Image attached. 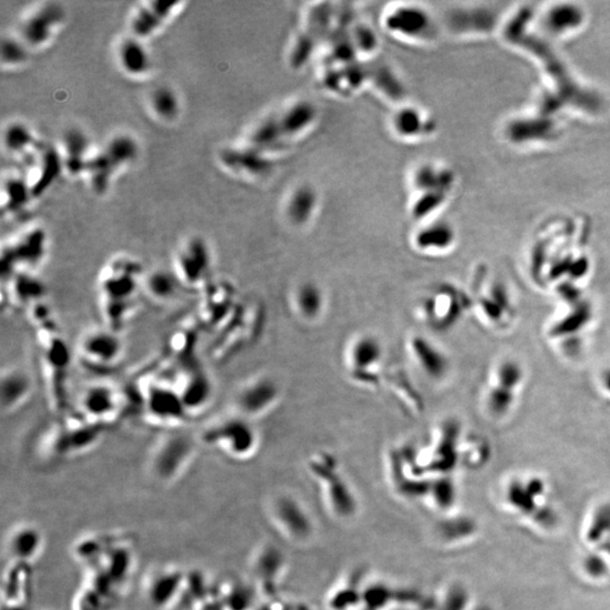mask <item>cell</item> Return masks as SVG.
Here are the masks:
<instances>
[{"instance_id":"31","label":"cell","mask_w":610,"mask_h":610,"mask_svg":"<svg viewBox=\"0 0 610 610\" xmlns=\"http://www.w3.org/2000/svg\"><path fill=\"white\" fill-rule=\"evenodd\" d=\"M427 15L410 8L396 13L390 20L391 27L408 34L421 33L424 29H427Z\"/></svg>"},{"instance_id":"38","label":"cell","mask_w":610,"mask_h":610,"mask_svg":"<svg viewBox=\"0 0 610 610\" xmlns=\"http://www.w3.org/2000/svg\"><path fill=\"white\" fill-rule=\"evenodd\" d=\"M416 114L413 112H405L400 116L399 127L405 132H413L417 129L418 119Z\"/></svg>"},{"instance_id":"23","label":"cell","mask_w":610,"mask_h":610,"mask_svg":"<svg viewBox=\"0 0 610 610\" xmlns=\"http://www.w3.org/2000/svg\"><path fill=\"white\" fill-rule=\"evenodd\" d=\"M32 394V383L20 368L4 370L1 377V405L4 413H14L27 403Z\"/></svg>"},{"instance_id":"19","label":"cell","mask_w":610,"mask_h":610,"mask_svg":"<svg viewBox=\"0 0 610 610\" xmlns=\"http://www.w3.org/2000/svg\"><path fill=\"white\" fill-rule=\"evenodd\" d=\"M60 145L62 149L59 152L64 162V171L73 176H83L88 158L93 153L88 134L78 128L68 129L62 134Z\"/></svg>"},{"instance_id":"37","label":"cell","mask_w":610,"mask_h":610,"mask_svg":"<svg viewBox=\"0 0 610 610\" xmlns=\"http://www.w3.org/2000/svg\"><path fill=\"white\" fill-rule=\"evenodd\" d=\"M466 595L462 590H453L448 596L447 610H464L466 607Z\"/></svg>"},{"instance_id":"14","label":"cell","mask_w":610,"mask_h":610,"mask_svg":"<svg viewBox=\"0 0 610 610\" xmlns=\"http://www.w3.org/2000/svg\"><path fill=\"white\" fill-rule=\"evenodd\" d=\"M3 301L11 309L29 311L43 302L46 289L34 272H12L4 275Z\"/></svg>"},{"instance_id":"30","label":"cell","mask_w":610,"mask_h":610,"mask_svg":"<svg viewBox=\"0 0 610 610\" xmlns=\"http://www.w3.org/2000/svg\"><path fill=\"white\" fill-rule=\"evenodd\" d=\"M453 240L455 234L448 225L436 224L420 232L415 243L423 251H441L449 248L452 244Z\"/></svg>"},{"instance_id":"10","label":"cell","mask_w":610,"mask_h":610,"mask_svg":"<svg viewBox=\"0 0 610 610\" xmlns=\"http://www.w3.org/2000/svg\"><path fill=\"white\" fill-rule=\"evenodd\" d=\"M202 441L223 450L230 456L244 457L256 447L257 435L251 424L242 416L215 422L205 429Z\"/></svg>"},{"instance_id":"35","label":"cell","mask_w":610,"mask_h":610,"mask_svg":"<svg viewBox=\"0 0 610 610\" xmlns=\"http://www.w3.org/2000/svg\"><path fill=\"white\" fill-rule=\"evenodd\" d=\"M607 561L598 556H591L585 558L584 561V571L592 578H602L604 573L607 572Z\"/></svg>"},{"instance_id":"39","label":"cell","mask_w":610,"mask_h":610,"mask_svg":"<svg viewBox=\"0 0 610 610\" xmlns=\"http://www.w3.org/2000/svg\"><path fill=\"white\" fill-rule=\"evenodd\" d=\"M602 386H604V390L610 392V370H607L602 375Z\"/></svg>"},{"instance_id":"1","label":"cell","mask_w":610,"mask_h":610,"mask_svg":"<svg viewBox=\"0 0 610 610\" xmlns=\"http://www.w3.org/2000/svg\"><path fill=\"white\" fill-rule=\"evenodd\" d=\"M145 270L129 254L112 257L97 275V305L106 328L120 333L137 313L143 296Z\"/></svg>"},{"instance_id":"5","label":"cell","mask_w":610,"mask_h":610,"mask_svg":"<svg viewBox=\"0 0 610 610\" xmlns=\"http://www.w3.org/2000/svg\"><path fill=\"white\" fill-rule=\"evenodd\" d=\"M75 352L79 364L99 375L116 371L125 359V345L119 333L106 326L85 330L77 340Z\"/></svg>"},{"instance_id":"33","label":"cell","mask_w":610,"mask_h":610,"mask_svg":"<svg viewBox=\"0 0 610 610\" xmlns=\"http://www.w3.org/2000/svg\"><path fill=\"white\" fill-rule=\"evenodd\" d=\"M4 64H20L27 62V47L22 41L14 39H4L1 47Z\"/></svg>"},{"instance_id":"17","label":"cell","mask_w":610,"mask_h":610,"mask_svg":"<svg viewBox=\"0 0 610 610\" xmlns=\"http://www.w3.org/2000/svg\"><path fill=\"white\" fill-rule=\"evenodd\" d=\"M462 300L452 289L441 287L424 301V319L427 318L432 327L444 329L453 324L462 311Z\"/></svg>"},{"instance_id":"27","label":"cell","mask_w":610,"mask_h":610,"mask_svg":"<svg viewBox=\"0 0 610 610\" xmlns=\"http://www.w3.org/2000/svg\"><path fill=\"white\" fill-rule=\"evenodd\" d=\"M148 106L155 118L171 123L176 120L181 111V102L176 92L167 86H160L149 94Z\"/></svg>"},{"instance_id":"15","label":"cell","mask_w":610,"mask_h":610,"mask_svg":"<svg viewBox=\"0 0 610 610\" xmlns=\"http://www.w3.org/2000/svg\"><path fill=\"white\" fill-rule=\"evenodd\" d=\"M523 372L520 365L513 361H505L499 365L491 391L488 392V408L493 414L503 415L511 408L515 392L522 382Z\"/></svg>"},{"instance_id":"18","label":"cell","mask_w":610,"mask_h":610,"mask_svg":"<svg viewBox=\"0 0 610 610\" xmlns=\"http://www.w3.org/2000/svg\"><path fill=\"white\" fill-rule=\"evenodd\" d=\"M587 13L576 4H556L546 8L543 27L554 38H569L585 23Z\"/></svg>"},{"instance_id":"24","label":"cell","mask_w":610,"mask_h":610,"mask_svg":"<svg viewBox=\"0 0 610 610\" xmlns=\"http://www.w3.org/2000/svg\"><path fill=\"white\" fill-rule=\"evenodd\" d=\"M181 289L172 270L155 269L152 272H146L144 277V300H147L156 305L163 307L167 304L172 303L179 291Z\"/></svg>"},{"instance_id":"16","label":"cell","mask_w":610,"mask_h":610,"mask_svg":"<svg viewBox=\"0 0 610 610\" xmlns=\"http://www.w3.org/2000/svg\"><path fill=\"white\" fill-rule=\"evenodd\" d=\"M278 388L267 377L254 379L247 383L237 394L235 405L242 417H256L266 412L277 399Z\"/></svg>"},{"instance_id":"20","label":"cell","mask_w":610,"mask_h":610,"mask_svg":"<svg viewBox=\"0 0 610 610\" xmlns=\"http://www.w3.org/2000/svg\"><path fill=\"white\" fill-rule=\"evenodd\" d=\"M193 452V444L187 436L180 434H172L160 442L156 448V453L153 457V467L158 470V473L176 471V468H181L188 459L191 458Z\"/></svg>"},{"instance_id":"26","label":"cell","mask_w":610,"mask_h":610,"mask_svg":"<svg viewBox=\"0 0 610 610\" xmlns=\"http://www.w3.org/2000/svg\"><path fill=\"white\" fill-rule=\"evenodd\" d=\"M4 145L11 154L25 158L36 153L43 144L24 123H13L4 132Z\"/></svg>"},{"instance_id":"36","label":"cell","mask_w":610,"mask_h":610,"mask_svg":"<svg viewBox=\"0 0 610 610\" xmlns=\"http://www.w3.org/2000/svg\"><path fill=\"white\" fill-rule=\"evenodd\" d=\"M389 592L384 588L368 590L365 595V600L370 608H379L389 599Z\"/></svg>"},{"instance_id":"13","label":"cell","mask_w":610,"mask_h":610,"mask_svg":"<svg viewBox=\"0 0 610 610\" xmlns=\"http://www.w3.org/2000/svg\"><path fill=\"white\" fill-rule=\"evenodd\" d=\"M181 5L180 1L163 0H152L138 5L129 21L130 36L143 41L152 38L171 21Z\"/></svg>"},{"instance_id":"32","label":"cell","mask_w":610,"mask_h":610,"mask_svg":"<svg viewBox=\"0 0 610 610\" xmlns=\"http://www.w3.org/2000/svg\"><path fill=\"white\" fill-rule=\"evenodd\" d=\"M279 517L282 518L284 523H286V526L291 529V532H294L295 534L302 536V534H307V532H309V522L304 517V514L291 501H284L281 503Z\"/></svg>"},{"instance_id":"8","label":"cell","mask_w":610,"mask_h":610,"mask_svg":"<svg viewBox=\"0 0 610 610\" xmlns=\"http://www.w3.org/2000/svg\"><path fill=\"white\" fill-rule=\"evenodd\" d=\"M198 324L211 331L221 333L237 314V291L224 281H212L200 291Z\"/></svg>"},{"instance_id":"21","label":"cell","mask_w":610,"mask_h":610,"mask_svg":"<svg viewBox=\"0 0 610 610\" xmlns=\"http://www.w3.org/2000/svg\"><path fill=\"white\" fill-rule=\"evenodd\" d=\"M408 349L415 363L427 377L440 380L447 374L449 368L447 356L429 339L420 335L412 337L409 339Z\"/></svg>"},{"instance_id":"2","label":"cell","mask_w":610,"mask_h":610,"mask_svg":"<svg viewBox=\"0 0 610 610\" xmlns=\"http://www.w3.org/2000/svg\"><path fill=\"white\" fill-rule=\"evenodd\" d=\"M36 330L44 394L49 408L58 416L67 412V379L73 354L60 333L55 316L32 324Z\"/></svg>"},{"instance_id":"25","label":"cell","mask_w":610,"mask_h":610,"mask_svg":"<svg viewBox=\"0 0 610 610\" xmlns=\"http://www.w3.org/2000/svg\"><path fill=\"white\" fill-rule=\"evenodd\" d=\"M383 348L381 342L371 335L357 337L348 347L347 361L352 372L363 374L381 362Z\"/></svg>"},{"instance_id":"6","label":"cell","mask_w":610,"mask_h":610,"mask_svg":"<svg viewBox=\"0 0 610 610\" xmlns=\"http://www.w3.org/2000/svg\"><path fill=\"white\" fill-rule=\"evenodd\" d=\"M129 406L130 398L125 389L97 382L86 387L79 394L77 415L94 427L104 429L121 421Z\"/></svg>"},{"instance_id":"22","label":"cell","mask_w":610,"mask_h":610,"mask_svg":"<svg viewBox=\"0 0 610 610\" xmlns=\"http://www.w3.org/2000/svg\"><path fill=\"white\" fill-rule=\"evenodd\" d=\"M141 39L128 36L118 46L117 58L123 73L134 78H141L152 71V57Z\"/></svg>"},{"instance_id":"4","label":"cell","mask_w":610,"mask_h":610,"mask_svg":"<svg viewBox=\"0 0 610 610\" xmlns=\"http://www.w3.org/2000/svg\"><path fill=\"white\" fill-rule=\"evenodd\" d=\"M139 154L137 141L129 134H117L101 148L93 151L83 176L97 195H104L118 173L134 163Z\"/></svg>"},{"instance_id":"12","label":"cell","mask_w":610,"mask_h":610,"mask_svg":"<svg viewBox=\"0 0 610 610\" xmlns=\"http://www.w3.org/2000/svg\"><path fill=\"white\" fill-rule=\"evenodd\" d=\"M64 11L58 4H43L21 22L20 36L27 48H41L49 43L64 24Z\"/></svg>"},{"instance_id":"11","label":"cell","mask_w":610,"mask_h":610,"mask_svg":"<svg viewBox=\"0 0 610 610\" xmlns=\"http://www.w3.org/2000/svg\"><path fill=\"white\" fill-rule=\"evenodd\" d=\"M174 371L171 380L189 417L204 412L213 397V386L207 372L198 362L182 365Z\"/></svg>"},{"instance_id":"7","label":"cell","mask_w":610,"mask_h":610,"mask_svg":"<svg viewBox=\"0 0 610 610\" xmlns=\"http://www.w3.org/2000/svg\"><path fill=\"white\" fill-rule=\"evenodd\" d=\"M173 275L183 291L200 292L213 281V256L208 243L200 237H190L176 249Z\"/></svg>"},{"instance_id":"9","label":"cell","mask_w":610,"mask_h":610,"mask_svg":"<svg viewBox=\"0 0 610 610\" xmlns=\"http://www.w3.org/2000/svg\"><path fill=\"white\" fill-rule=\"evenodd\" d=\"M48 254V237L42 228L18 234L3 249V274L36 272Z\"/></svg>"},{"instance_id":"28","label":"cell","mask_w":610,"mask_h":610,"mask_svg":"<svg viewBox=\"0 0 610 610\" xmlns=\"http://www.w3.org/2000/svg\"><path fill=\"white\" fill-rule=\"evenodd\" d=\"M294 304L302 318L307 320L318 318L324 307L321 289L316 284H302L295 292Z\"/></svg>"},{"instance_id":"34","label":"cell","mask_w":610,"mask_h":610,"mask_svg":"<svg viewBox=\"0 0 610 610\" xmlns=\"http://www.w3.org/2000/svg\"><path fill=\"white\" fill-rule=\"evenodd\" d=\"M434 492L438 504L442 505V508H447L453 502V497H455L453 486L447 479L435 485Z\"/></svg>"},{"instance_id":"3","label":"cell","mask_w":610,"mask_h":610,"mask_svg":"<svg viewBox=\"0 0 610 610\" xmlns=\"http://www.w3.org/2000/svg\"><path fill=\"white\" fill-rule=\"evenodd\" d=\"M137 394L144 417L153 427L173 429L189 418L172 380L158 371L138 377Z\"/></svg>"},{"instance_id":"29","label":"cell","mask_w":610,"mask_h":610,"mask_svg":"<svg viewBox=\"0 0 610 610\" xmlns=\"http://www.w3.org/2000/svg\"><path fill=\"white\" fill-rule=\"evenodd\" d=\"M4 191L7 195V202L4 205V211L11 215L20 213L29 206L31 199L34 198L31 183L25 176H9L5 182Z\"/></svg>"}]
</instances>
